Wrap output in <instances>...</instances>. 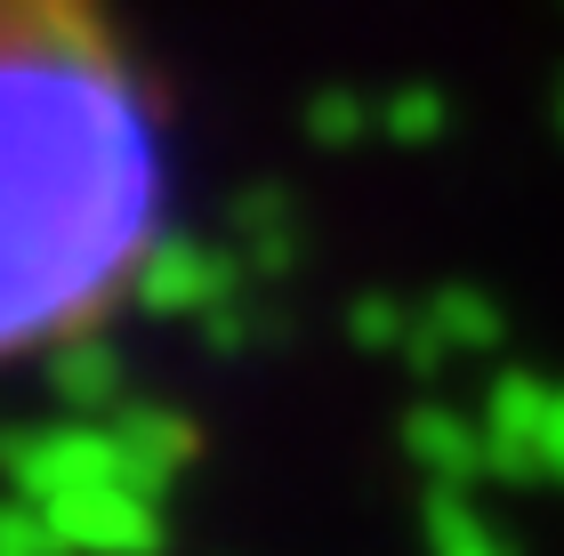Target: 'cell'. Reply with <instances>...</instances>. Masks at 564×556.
I'll list each match as a JSON object with an SVG mask.
<instances>
[{"label":"cell","mask_w":564,"mask_h":556,"mask_svg":"<svg viewBox=\"0 0 564 556\" xmlns=\"http://www.w3.org/2000/svg\"><path fill=\"white\" fill-rule=\"evenodd\" d=\"M170 201V113L121 0H0V371L138 307Z\"/></svg>","instance_id":"obj_1"},{"label":"cell","mask_w":564,"mask_h":556,"mask_svg":"<svg viewBox=\"0 0 564 556\" xmlns=\"http://www.w3.org/2000/svg\"><path fill=\"white\" fill-rule=\"evenodd\" d=\"M549 436H556V451H564V403H556V412H549Z\"/></svg>","instance_id":"obj_2"}]
</instances>
